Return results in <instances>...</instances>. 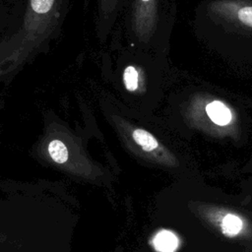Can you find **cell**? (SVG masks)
Returning a JSON list of instances; mask_svg holds the SVG:
<instances>
[{
	"label": "cell",
	"mask_w": 252,
	"mask_h": 252,
	"mask_svg": "<svg viewBox=\"0 0 252 252\" xmlns=\"http://www.w3.org/2000/svg\"><path fill=\"white\" fill-rule=\"evenodd\" d=\"M189 207L211 227L227 238L252 237V221L243 214L223 206L193 202Z\"/></svg>",
	"instance_id": "2"
},
{
	"label": "cell",
	"mask_w": 252,
	"mask_h": 252,
	"mask_svg": "<svg viewBox=\"0 0 252 252\" xmlns=\"http://www.w3.org/2000/svg\"><path fill=\"white\" fill-rule=\"evenodd\" d=\"M141 73L136 66L129 65L125 67L122 73V82L124 88L130 93H136L141 87Z\"/></svg>",
	"instance_id": "7"
},
{
	"label": "cell",
	"mask_w": 252,
	"mask_h": 252,
	"mask_svg": "<svg viewBox=\"0 0 252 252\" xmlns=\"http://www.w3.org/2000/svg\"><path fill=\"white\" fill-rule=\"evenodd\" d=\"M153 245L158 252H174L179 246V239L172 231L162 229L154 236Z\"/></svg>",
	"instance_id": "6"
},
{
	"label": "cell",
	"mask_w": 252,
	"mask_h": 252,
	"mask_svg": "<svg viewBox=\"0 0 252 252\" xmlns=\"http://www.w3.org/2000/svg\"><path fill=\"white\" fill-rule=\"evenodd\" d=\"M19 10V0H7L0 4V39L13 24Z\"/></svg>",
	"instance_id": "5"
},
{
	"label": "cell",
	"mask_w": 252,
	"mask_h": 252,
	"mask_svg": "<svg viewBox=\"0 0 252 252\" xmlns=\"http://www.w3.org/2000/svg\"><path fill=\"white\" fill-rule=\"evenodd\" d=\"M228 16L232 15L233 19L241 25L252 28V5H233L232 12H223Z\"/></svg>",
	"instance_id": "8"
},
{
	"label": "cell",
	"mask_w": 252,
	"mask_h": 252,
	"mask_svg": "<svg viewBox=\"0 0 252 252\" xmlns=\"http://www.w3.org/2000/svg\"><path fill=\"white\" fill-rule=\"evenodd\" d=\"M70 0H19L18 14L0 39V83H10L61 34Z\"/></svg>",
	"instance_id": "1"
},
{
	"label": "cell",
	"mask_w": 252,
	"mask_h": 252,
	"mask_svg": "<svg viewBox=\"0 0 252 252\" xmlns=\"http://www.w3.org/2000/svg\"><path fill=\"white\" fill-rule=\"evenodd\" d=\"M7 0H0V4H2V3H4V2H6Z\"/></svg>",
	"instance_id": "9"
},
{
	"label": "cell",
	"mask_w": 252,
	"mask_h": 252,
	"mask_svg": "<svg viewBox=\"0 0 252 252\" xmlns=\"http://www.w3.org/2000/svg\"><path fill=\"white\" fill-rule=\"evenodd\" d=\"M129 136L131 142L137 151H139V154L144 158L165 166L178 165L174 156L168 152L149 131L140 127H134L129 130Z\"/></svg>",
	"instance_id": "3"
},
{
	"label": "cell",
	"mask_w": 252,
	"mask_h": 252,
	"mask_svg": "<svg viewBox=\"0 0 252 252\" xmlns=\"http://www.w3.org/2000/svg\"><path fill=\"white\" fill-rule=\"evenodd\" d=\"M206 112L210 120L218 126H227L232 123L233 113L222 101L215 99L206 105Z\"/></svg>",
	"instance_id": "4"
}]
</instances>
